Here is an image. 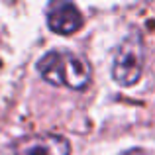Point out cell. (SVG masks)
Segmentation results:
<instances>
[{
	"label": "cell",
	"mask_w": 155,
	"mask_h": 155,
	"mask_svg": "<svg viewBox=\"0 0 155 155\" xmlns=\"http://www.w3.org/2000/svg\"><path fill=\"white\" fill-rule=\"evenodd\" d=\"M38 71L47 83L83 91L91 83V65L87 59L73 51H49L38 61Z\"/></svg>",
	"instance_id": "cell-1"
},
{
	"label": "cell",
	"mask_w": 155,
	"mask_h": 155,
	"mask_svg": "<svg viewBox=\"0 0 155 155\" xmlns=\"http://www.w3.org/2000/svg\"><path fill=\"white\" fill-rule=\"evenodd\" d=\"M145 61L143 38L137 31H132L124 41L118 45L112 65V79L120 87H132L140 81Z\"/></svg>",
	"instance_id": "cell-2"
},
{
	"label": "cell",
	"mask_w": 155,
	"mask_h": 155,
	"mask_svg": "<svg viewBox=\"0 0 155 155\" xmlns=\"http://www.w3.org/2000/svg\"><path fill=\"white\" fill-rule=\"evenodd\" d=\"M71 143L59 134H34L14 143V155H69Z\"/></svg>",
	"instance_id": "cell-3"
},
{
	"label": "cell",
	"mask_w": 155,
	"mask_h": 155,
	"mask_svg": "<svg viewBox=\"0 0 155 155\" xmlns=\"http://www.w3.org/2000/svg\"><path fill=\"white\" fill-rule=\"evenodd\" d=\"M47 26L51 31L61 35H71L83 28V14L71 2H57L49 6L47 12Z\"/></svg>",
	"instance_id": "cell-4"
},
{
	"label": "cell",
	"mask_w": 155,
	"mask_h": 155,
	"mask_svg": "<svg viewBox=\"0 0 155 155\" xmlns=\"http://www.w3.org/2000/svg\"><path fill=\"white\" fill-rule=\"evenodd\" d=\"M120 155H149V153H147V151H143V149L134 147V149H128V151H124V153H120Z\"/></svg>",
	"instance_id": "cell-5"
}]
</instances>
